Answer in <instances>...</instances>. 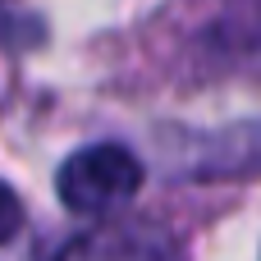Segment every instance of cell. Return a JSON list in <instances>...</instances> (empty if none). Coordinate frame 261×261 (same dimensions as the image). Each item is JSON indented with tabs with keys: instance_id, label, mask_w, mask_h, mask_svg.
Masks as SVG:
<instances>
[{
	"instance_id": "3957f363",
	"label": "cell",
	"mask_w": 261,
	"mask_h": 261,
	"mask_svg": "<svg viewBox=\"0 0 261 261\" xmlns=\"http://www.w3.org/2000/svg\"><path fill=\"white\" fill-rule=\"evenodd\" d=\"M18 229H23V202H18V193L0 179V243H9Z\"/></svg>"
},
{
	"instance_id": "6da1fadb",
	"label": "cell",
	"mask_w": 261,
	"mask_h": 261,
	"mask_svg": "<svg viewBox=\"0 0 261 261\" xmlns=\"http://www.w3.org/2000/svg\"><path fill=\"white\" fill-rule=\"evenodd\" d=\"M138 188H142V161L119 142L83 147L55 174V193L73 216H110L124 202H133Z\"/></svg>"
},
{
	"instance_id": "7a4b0ae2",
	"label": "cell",
	"mask_w": 261,
	"mask_h": 261,
	"mask_svg": "<svg viewBox=\"0 0 261 261\" xmlns=\"http://www.w3.org/2000/svg\"><path fill=\"white\" fill-rule=\"evenodd\" d=\"M55 261H184L179 239L151 220H115L73 239Z\"/></svg>"
}]
</instances>
